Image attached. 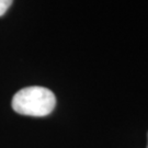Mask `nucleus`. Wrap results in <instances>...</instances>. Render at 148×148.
<instances>
[{"mask_svg": "<svg viewBox=\"0 0 148 148\" xmlns=\"http://www.w3.org/2000/svg\"><path fill=\"white\" fill-rule=\"evenodd\" d=\"M13 0H0V16H3L12 5Z\"/></svg>", "mask_w": 148, "mask_h": 148, "instance_id": "nucleus-2", "label": "nucleus"}, {"mask_svg": "<svg viewBox=\"0 0 148 148\" xmlns=\"http://www.w3.org/2000/svg\"><path fill=\"white\" fill-rule=\"evenodd\" d=\"M56 106V97L47 88L33 86L18 91L12 98V109L22 115L46 116Z\"/></svg>", "mask_w": 148, "mask_h": 148, "instance_id": "nucleus-1", "label": "nucleus"}, {"mask_svg": "<svg viewBox=\"0 0 148 148\" xmlns=\"http://www.w3.org/2000/svg\"><path fill=\"white\" fill-rule=\"evenodd\" d=\"M147 137H148V136H147ZM147 148H148V145H147Z\"/></svg>", "mask_w": 148, "mask_h": 148, "instance_id": "nucleus-3", "label": "nucleus"}]
</instances>
